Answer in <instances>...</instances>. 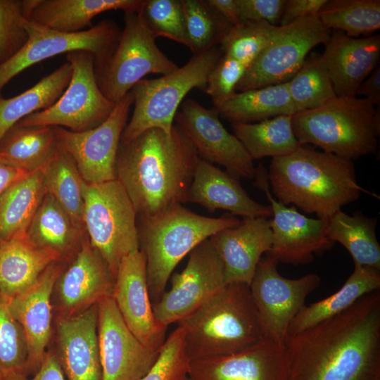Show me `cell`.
Masks as SVG:
<instances>
[{
  "label": "cell",
  "mask_w": 380,
  "mask_h": 380,
  "mask_svg": "<svg viewBox=\"0 0 380 380\" xmlns=\"http://www.w3.org/2000/svg\"><path fill=\"white\" fill-rule=\"evenodd\" d=\"M287 380H380V293L287 338Z\"/></svg>",
  "instance_id": "cell-1"
},
{
  "label": "cell",
  "mask_w": 380,
  "mask_h": 380,
  "mask_svg": "<svg viewBox=\"0 0 380 380\" xmlns=\"http://www.w3.org/2000/svg\"><path fill=\"white\" fill-rule=\"evenodd\" d=\"M187 137L174 125L167 133L152 128L127 143H120L117 179L137 216H150L187 203L198 159Z\"/></svg>",
  "instance_id": "cell-2"
},
{
  "label": "cell",
  "mask_w": 380,
  "mask_h": 380,
  "mask_svg": "<svg viewBox=\"0 0 380 380\" xmlns=\"http://www.w3.org/2000/svg\"><path fill=\"white\" fill-rule=\"evenodd\" d=\"M267 178L278 201L321 219L328 220L362 192L379 198L358 184L352 160L305 145L273 158Z\"/></svg>",
  "instance_id": "cell-3"
},
{
  "label": "cell",
  "mask_w": 380,
  "mask_h": 380,
  "mask_svg": "<svg viewBox=\"0 0 380 380\" xmlns=\"http://www.w3.org/2000/svg\"><path fill=\"white\" fill-rule=\"evenodd\" d=\"M177 324L190 360L236 353L264 338L249 286L241 283L227 284Z\"/></svg>",
  "instance_id": "cell-4"
},
{
  "label": "cell",
  "mask_w": 380,
  "mask_h": 380,
  "mask_svg": "<svg viewBox=\"0 0 380 380\" xmlns=\"http://www.w3.org/2000/svg\"><path fill=\"white\" fill-rule=\"evenodd\" d=\"M137 217L139 250L146 262L152 304L160 300L174 270L186 255L217 232L241 222L232 214L220 217L201 215L182 204L153 215Z\"/></svg>",
  "instance_id": "cell-5"
},
{
  "label": "cell",
  "mask_w": 380,
  "mask_h": 380,
  "mask_svg": "<svg viewBox=\"0 0 380 380\" xmlns=\"http://www.w3.org/2000/svg\"><path fill=\"white\" fill-rule=\"evenodd\" d=\"M292 128L300 145L353 160L377 151L380 114L365 98L336 96L293 115Z\"/></svg>",
  "instance_id": "cell-6"
},
{
  "label": "cell",
  "mask_w": 380,
  "mask_h": 380,
  "mask_svg": "<svg viewBox=\"0 0 380 380\" xmlns=\"http://www.w3.org/2000/svg\"><path fill=\"white\" fill-rule=\"evenodd\" d=\"M217 46L195 54L169 74L156 79H143L130 90L134 110L122 134L127 143L152 128L170 133L175 117L185 96L193 89L204 90L211 70L222 56Z\"/></svg>",
  "instance_id": "cell-7"
},
{
  "label": "cell",
  "mask_w": 380,
  "mask_h": 380,
  "mask_svg": "<svg viewBox=\"0 0 380 380\" xmlns=\"http://www.w3.org/2000/svg\"><path fill=\"white\" fill-rule=\"evenodd\" d=\"M83 224L90 244L115 278L121 260L139 250L137 214L117 179L99 184L84 183Z\"/></svg>",
  "instance_id": "cell-8"
},
{
  "label": "cell",
  "mask_w": 380,
  "mask_h": 380,
  "mask_svg": "<svg viewBox=\"0 0 380 380\" xmlns=\"http://www.w3.org/2000/svg\"><path fill=\"white\" fill-rule=\"evenodd\" d=\"M125 26L110 57L97 70L100 90L113 103L148 74H169L179 66L158 48L136 12L124 13Z\"/></svg>",
  "instance_id": "cell-9"
},
{
  "label": "cell",
  "mask_w": 380,
  "mask_h": 380,
  "mask_svg": "<svg viewBox=\"0 0 380 380\" xmlns=\"http://www.w3.org/2000/svg\"><path fill=\"white\" fill-rule=\"evenodd\" d=\"M72 69L70 81L59 99L49 108L29 115L17 124L22 126L60 127L72 132L93 129L105 121L115 103L99 89L95 58L86 51L67 53Z\"/></svg>",
  "instance_id": "cell-10"
},
{
  "label": "cell",
  "mask_w": 380,
  "mask_h": 380,
  "mask_svg": "<svg viewBox=\"0 0 380 380\" xmlns=\"http://www.w3.org/2000/svg\"><path fill=\"white\" fill-rule=\"evenodd\" d=\"M330 32L317 15L301 18L285 26L278 25L267 46L246 69L236 92L289 82L310 50L324 44Z\"/></svg>",
  "instance_id": "cell-11"
},
{
  "label": "cell",
  "mask_w": 380,
  "mask_h": 380,
  "mask_svg": "<svg viewBox=\"0 0 380 380\" xmlns=\"http://www.w3.org/2000/svg\"><path fill=\"white\" fill-rule=\"evenodd\" d=\"M28 39L12 58L0 64V91L18 74L42 61L61 53L77 51L91 53L95 70L110 57L120 32L112 20H105L88 30L65 33L51 30L28 20Z\"/></svg>",
  "instance_id": "cell-12"
},
{
  "label": "cell",
  "mask_w": 380,
  "mask_h": 380,
  "mask_svg": "<svg viewBox=\"0 0 380 380\" xmlns=\"http://www.w3.org/2000/svg\"><path fill=\"white\" fill-rule=\"evenodd\" d=\"M278 262L265 254L260 260L249 289L264 338L285 343L289 325L320 284L316 274L288 279L278 272Z\"/></svg>",
  "instance_id": "cell-13"
},
{
  "label": "cell",
  "mask_w": 380,
  "mask_h": 380,
  "mask_svg": "<svg viewBox=\"0 0 380 380\" xmlns=\"http://www.w3.org/2000/svg\"><path fill=\"white\" fill-rule=\"evenodd\" d=\"M133 104L129 91L99 126L84 132L53 127L56 145L73 159L83 180L89 184L117 179L116 160L122 134Z\"/></svg>",
  "instance_id": "cell-14"
},
{
  "label": "cell",
  "mask_w": 380,
  "mask_h": 380,
  "mask_svg": "<svg viewBox=\"0 0 380 380\" xmlns=\"http://www.w3.org/2000/svg\"><path fill=\"white\" fill-rule=\"evenodd\" d=\"M169 280L170 289L153 304L156 319L166 327L188 316L227 284L223 262L210 239L190 252L184 269Z\"/></svg>",
  "instance_id": "cell-15"
},
{
  "label": "cell",
  "mask_w": 380,
  "mask_h": 380,
  "mask_svg": "<svg viewBox=\"0 0 380 380\" xmlns=\"http://www.w3.org/2000/svg\"><path fill=\"white\" fill-rule=\"evenodd\" d=\"M254 186L266 195L272 213L270 227L272 233L271 249L267 254L278 262L305 265L315 254L330 249L334 245L328 235V220L309 218L295 206L278 201L270 191L267 172L262 164L255 167Z\"/></svg>",
  "instance_id": "cell-16"
},
{
  "label": "cell",
  "mask_w": 380,
  "mask_h": 380,
  "mask_svg": "<svg viewBox=\"0 0 380 380\" xmlns=\"http://www.w3.org/2000/svg\"><path fill=\"white\" fill-rule=\"evenodd\" d=\"M175 120L200 158L223 166L239 179L254 178L253 160L234 134L224 127L215 108H206L194 99H186Z\"/></svg>",
  "instance_id": "cell-17"
},
{
  "label": "cell",
  "mask_w": 380,
  "mask_h": 380,
  "mask_svg": "<svg viewBox=\"0 0 380 380\" xmlns=\"http://www.w3.org/2000/svg\"><path fill=\"white\" fill-rule=\"evenodd\" d=\"M98 339L102 380H141L159 355L131 332L111 296L98 302Z\"/></svg>",
  "instance_id": "cell-18"
},
{
  "label": "cell",
  "mask_w": 380,
  "mask_h": 380,
  "mask_svg": "<svg viewBox=\"0 0 380 380\" xmlns=\"http://www.w3.org/2000/svg\"><path fill=\"white\" fill-rule=\"evenodd\" d=\"M111 296L126 325L147 348L159 352L166 339V327L156 319L149 294L146 262L137 250L125 256L115 274Z\"/></svg>",
  "instance_id": "cell-19"
},
{
  "label": "cell",
  "mask_w": 380,
  "mask_h": 380,
  "mask_svg": "<svg viewBox=\"0 0 380 380\" xmlns=\"http://www.w3.org/2000/svg\"><path fill=\"white\" fill-rule=\"evenodd\" d=\"M289 353L285 343L263 338L251 347L227 355L191 360V380H287Z\"/></svg>",
  "instance_id": "cell-20"
},
{
  "label": "cell",
  "mask_w": 380,
  "mask_h": 380,
  "mask_svg": "<svg viewBox=\"0 0 380 380\" xmlns=\"http://www.w3.org/2000/svg\"><path fill=\"white\" fill-rule=\"evenodd\" d=\"M209 239L223 262L226 283L249 286L260 260L271 249L270 220L243 218L238 225Z\"/></svg>",
  "instance_id": "cell-21"
},
{
  "label": "cell",
  "mask_w": 380,
  "mask_h": 380,
  "mask_svg": "<svg viewBox=\"0 0 380 380\" xmlns=\"http://www.w3.org/2000/svg\"><path fill=\"white\" fill-rule=\"evenodd\" d=\"M322 58L336 96H355L362 82L377 67L380 35L351 37L331 30Z\"/></svg>",
  "instance_id": "cell-22"
},
{
  "label": "cell",
  "mask_w": 380,
  "mask_h": 380,
  "mask_svg": "<svg viewBox=\"0 0 380 380\" xmlns=\"http://www.w3.org/2000/svg\"><path fill=\"white\" fill-rule=\"evenodd\" d=\"M201 205L211 213L225 210L243 218L271 217L270 205L252 199L239 179L198 158L187 194V203Z\"/></svg>",
  "instance_id": "cell-23"
},
{
  "label": "cell",
  "mask_w": 380,
  "mask_h": 380,
  "mask_svg": "<svg viewBox=\"0 0 380 380\" xmlns=\"http://www.w3.org/2000/svg\"><path fill=\"white\" fill-rule=\"evenodd\" d=\"M60 272V267L51 264L30 288L7 300L25 336L26 367L39 368L46 355L51 332V296Z\"/></svg>",
  "instance_id": "cell-24"
},
{
  "label": "cell",
  "mask_w": 380,
  "mask_h": 380,
  "mask_svg": "<svg viewBox=\"0 0 380 380\" xmlns=\"http://www.w3.org/2000/svg\"><path fill=\"white\" fill-rule=\"evenodd\" d=\"M61 366L68 380H102L98 303L58 323Z\"/></svg>",
  "instance_id": "cell-25"
},
{
  "label": "cell",
  "mask_w": 380,
  "mask_h": 380,
  "mask_svg": "<svg viewBox=\"0 0 380 380\" xmlns=\"http://www.w3.org/2000/svg\"><path fill=\"white\" fill-rule=\"evenodd\" d=\"M114 281L101 255L89 240H85L75 260L60 278L61 302L70 312L88 308L112 295Z\"/></svg>",
  "instance_id": "cell-26"
},
{
  "label": "cell",
  "mask_w": 380,
  "mask_h": 380,
  "mask_svg": "<svg viewBox=\"0 0 380 380\" xmlns=\"http://www.w3.org/2000/svg\"><path fill=\"white\" fill-rule=\"evenodd\" d=\"M59 257L36 246L26 233L0 241V293L8 300L23 293Z\"/></svg>",
  "instance_id": "cell-27"
},
{
  "label": "cell",
  "mask_w": 380,
  "mask_h": 380,
  "mask_svg": "<svg viewBox=\"0 0 380 380\" xmlns=\"http://www.w3.org/2000/svg\"><path fill=\"white\" fill-rule=\"evenodd\" d=\"M144 0H35L29 20L61 32L91 27L97 15L111 10L138 13Z\"/></svg>",
  "instance_id": "cell-28"
},
{
  "label": "cell",
  "mask_w": 380,
  "mask_h": 380,
  "mask_svg": "<svg viewBox=\"0 0 380 380\" xmlns=\"http://www.w3.org/2000/svg\"><path fill=\"white\" fill-rule=\"evenodd\" d=\"M379 271L354 264L353 272L337 291L301 308L289 325L287 338L338 315L363 296L379 291Z\"/></svg>",
  "instance_id": "cell-29"
},
{
  "label": "cell",
  "mask_w": 380,
  "mask_h": 380,
  "mask_svg": "<svg viewBox=\"0 0 380 380\" xmlns=\"http://www.w3.org/2000/svg\"><path fill=\"white\" fill-rule=\"evenodd\" d=\"M217 110L220 117L232 124L255 123L296 113L288 82L235 92Z\"/></svg>",
  "instance_id": "cell-30"
},
{
  "label": "cell",
  "mask_w": 380,
  "mask_h": 380,
  "mask_svg": "<svg viewBox=\"0 0 380 380\" xmlns=\"http://www.w3.org/2000/svg\"><path fill=\"white\" fill-rule=\"evenodd\" d=\"M56 148L53 127L15 124L0 141V162L32 172L44 167Z\"/></svg>",
  "instance_id": "cell-31"
},
{
  "label": "cell",
  "mask_w": 380,
  "mask_h": 380,
  "mask_svg": "<svg viewBox=\"0 0 380 380\" xmlns=\"http://www.w3.org/2000/svg\"><path fill=\"white\" fill-rule=\"evenodd\" d=\"M43 167L15 182L0 195V241L26 233L46 194Z\"/></svg>",
  "instance_id": "cell-32"
},
{
  "label": "cell",
  "mask_w": 380,
  "mask_h": 380,
  "mask_svg": "<svg viewBox=\"0 0 380 380\" xmlns=\"http://www.w3.org/2000/svg\"><path fill=\"white\" fill-rule=\"evenodd\" d=\"M72 69L66 62L36 84L13 98H0V141L26 116L51 106L68 87Z\"/></svg>",
  "instance_id": "cell-33"
},
{
  "label": "cell",
  "mask_w": 380,
  "mask_h": 380,
  "mask_svg": "<svg viewBox=\"0 0 380 380\" xmlns=\"http://www.w3.org/2000/svg\"><path fill=\"white\" fill-rule=\"evenodd\" d=\"M377 217H368L362 212L352 215L341 210L328 219V235L349 252L354 264L380 270V245L376 235Z\"/></svg>",
  "instance_id": "cell-34"
},
{
  "label": "cell",
  "mask_w": 380,
  "mask_h": 380,
  "mask_svg": "<svg viewBox=\"0 0 380 380\" xmlns=\"http://www.w3.org/2000/svg\"><path fill=\"white\" fill-rule=\"evenodd\" d=\"M232 129L253 160L286 156L300 146L293 131L292 115L255 123H233Z\"/></svg>",
  "instance_id": "cell-35"
},
{
  "label": "cell",
  "mask_w": 380,
  "mask_h": 380,
  "mask_svg": "<svg viewBox=\"0 0 380 380\" xmlns=\"http://www.w3.org/2000/svg\"><path fill=\"white\" fill-rule=\"evenodd\" d=\"M84 227L78 225L49 194L46 193L26 234L36 246L60 256L80 238Z\"/></svg>",
  "instance_id": "cell-36"
},
{
  "label": "cell",
  "mask_w": 380,
  "mask_h": 380,
  "mask_svg": "<svg viewBox=\"0 0 380 380\" xmlns=\"http://www.w3.org/2000/svg\"><path fill=\"white\" fill-rule=\"evenodd\" d=\"M46 193L51 195L80 226L84 227V186L72 157L57 146L43 167Z\"/></svg>",
  "instance_id": "cell-37"
},
{
  "label": "cell",
  "mask_w": 380,
  "mask_h": 380,
  "mask_svg": "<svg viewBox=\"0 0 380 380\" xmlns=\"http://www.w3.org/2000/svg\"><path fill=\"white\" fill-rule=\"evenodd\" d=\"M317 15L329 30L355 38L367 37L380 27V1L327 0Z\"/></svg>",
  "instance_id": "cell-38"
},
{
  "label": "cell",
  "mask_w": 380,
  "mask_h": 380,
  "mask_svg": "<svg viewBox=\"0 0 380 380\" xmlns=\"http://www.w3.org/2000/svg\"><path fill=\"white\" fill-rule=\"evenodd\" d=\"M288 90L296 113L317 108L336 96L321 53L312 52L306 57L288 82Z\"/></svg>",
  "instance_id": "cell-39"
},
{
  "label": "cell",
  "mask_w": 380,
  "mask_h": 380,
  "mask_svg": "<svg viewBox=\"0 0 380 380\" xmlns=\"http://www.w3.org/2000/svg\"><path fill=\"white\" fill-rule=\"evenodd\" d=\"M184 14L187 46L194 53L220 44L232 27L204 0H181Z\"/></svg>",
  "instance_id": "cell-40"
},
{
  "label": "cell",
  "mask_w": 380,
  "mask_h": 380,
  "mask_svg": "<svg viewBox=\"0 0 380 380\" xmlns=\"http://www.w3.org/2000/svg\"><path fill=\"white\" fill-rule=\"evenodd\" d=\"M278 26L265 21L245 22L232 27L221 39L223 55L249 66L267 46Z\"/></svg>",
  "instance_id": "cell-41"
},
{
  "label": "cell",
  "mask_w": 380,
  "mask_h": 380,
  "mask_svg": "<svg viewBox=\"0 0 380 380\" xmlns=\"http://www.w3.org/2000/svg\"><path fill=\"white\" fill-rule=\"evenodd\" d=\"M151 33L187 46L181 0H144L138 12Z\"/></svg>",
  "instance_id": "cell-42"
},
{
  "label": "cell",
  "mask_w": 380,
  "mask_h": 380,
  "mask_svg": "<svg viewBox=\"0 0 380 380\" xmlns=\"http://www.w3.org/2000/svg\"><path fill=\"white\" fill-rule=\"evenodd\" d=\"M35 0H0V64L26 44V25Z\"/></svg>",
  "instance_id": "cell-43"
},
{
  "label": "cell",
  "mask_w": 380,
  "mask_h": 380,
  "mask_svg": "<svg viewBox=\"0 0 380 380\" xmlns=\"http://www.w3.org/2000/svg\"><path fill=\"white\" fill-rule=\"evenodd\" d=\"M27 355L23 329L0 293V374L4 376L14 372H23Z\"/></svg>",
  "instance_id": "cell-44"
},
{
  "label": "cell",
  "mask_w": 380,
  "mask_h": 380,
  "mask_svg": "<svg viewBox=\"0 0 380 380\" xmlns=\"http://www.w3.org/2000/svg\"><path fill=\"white\" fill-rule=\"evenodd\" d=\"M190 360L179 326L166 338L155 365L141 380H180L187 376Z\"/></svg>",
  "instance_id": "cell-45"
},
{
  "label": "cell",
  "mask_w": 380,
  "mask_h": 380,
  "mask_svg": "<svg viewBox=\"0 0 380 380\" xmlns=\"http://www.w3.org/2000/svg\"><path fill=\"white\" fill-rule=\"evenodd\" d=\"M248 65L222 55L209 74L204 91L213 103L214 108H220L235 92L238 83Z\"/></svg>",
  "instance_id": "cell-46"
},
{
  "label": "cell",
  "mask_w": 380,
  "mask_h": 380,
  "mask_svg": "<svg viewBox=\"0 0 380 380\" xmlns=\"http://www.w3.org/2000/svg\"><path fill=\"white\" fill-rule=\"evenodd\" d=\"M241 22L265 21L278 26L285 0H237Z\"/></svg>",
  "instance_id": "cell-47"
},
{
  "label": "cell",
  "mask_w": 380,
  "mask_h": 380,
  "mask_svg": "<svg viewBox=\"0 0 380 380\" xmlns=\"http://www.w3.org/2000/svg\"><path fill=\"white\" fill-rule=\"evenodd\" d=\"M327 0H285L279 26L287 25L297 19L317 15Z\"/></svg>",
  "instance_id": "cell-48"
},
{
  "label": "cell",
  "mask_w": 380,
  "mask_h": 380,
  "mask_svg": "<svg viewBox=\"0 0 380 380\" xmlns=\"http://www.w3.org/2000/svg\"><path fill=\"white\" fill-rule=\"evenodd\" d=\"M3 380H65L61 364L52 354H46L37 373L32 379L25 376L23 372L8 373Z\"/></svg>",
  "instance_id": "cell-49"
},
{
  "label": "cell",
  "mask_w": 380,
  "mask_h": 380,
  "mask_svg": "<svg viewBox=\"0 0 380 380\" xmlns=\"http://www.w3.org/2000/svg\"><path fill=\"white\" fill-rule=\"evenodd\" d=\"M356 96H362L374 106H380V68L376 67L358 87Z\"/></svg>",
  "instance_id": "cell-50"
},
{
  "label": "cell",
  "mask_w": 380,
  "mask_h": 380,
  "mask_svg": "<svg viewBox=\"0 0 380 380\" xmlns=\"http://www.w3.org/2000/svg\"><path fill=\"white\" fill-rule=\"evenodd\" d=\"M207 2L232 27L242 23L237 0H207Z\"/></svg>",
  "instance_id": "cell-51"
},
{
  "label": "cell",
  "mask_w": 380,
  "mask_h": 380,
  "mask_svg": "<svg viewBox=\"0 0 380 380\" xmlns=\"http://www.w3.org/2000/svg\"><path fill=\"white\" fill-rule=\"evenodd\" d=\"M30 173L0 162V195L15 182Z\"/></svg>",
  "instance_id": "cell-52"
},
{
  "label": "cell",
  "mask_w": 380,
  "mask_h": 380,
  "mask_svg": "<svg viewBox=\"0 0 380 380\" xmlns=\"http://www.w3.org/2000/svg\"><path fill=\"white\" fill-rule=\"evenodd\" d=\"M180 380H191V379L187 375L186 376L184 377L183 379H182Z\"/></svg>",
  "instance_id": "cell-53"
},
{
  "label": "cell",
  "mask_w": 380,
  "mask_h": 380,
  "mask_svg": "<svg viewBox=\"0 0 380 380\" xmlns=\"http://www.w3.org/2000/svg\"><path fill=\"white\" fill-rule=\"evenodd\" d=\"M0 380H3V376L0 374Z\"/></svg>",
  "instance_id": "cell-54"
}]
</instances>
